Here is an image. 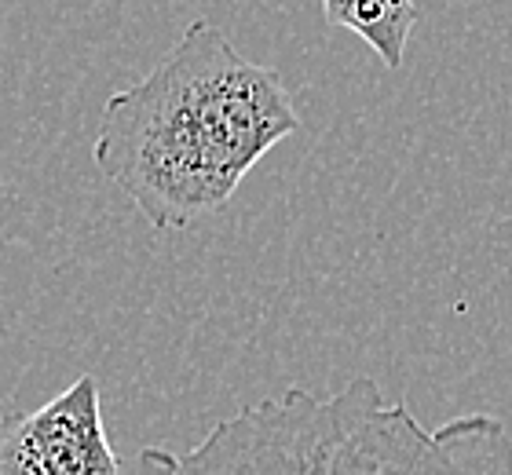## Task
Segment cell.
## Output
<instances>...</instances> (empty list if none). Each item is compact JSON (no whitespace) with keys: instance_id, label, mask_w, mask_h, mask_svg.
<instances>
[{"instance_id":"1","label":"cell","mask_w":512,"mask_h":475,"mask_svg":"<svg viewBox=\"0 0 512 475\" xmlns=\"http://www.w3.org/2000/svg\"><path fill=\"white\" fill-rule=\"evenodd\" d=\"M297 132L275 66L238 55L216 22L194 19L143 81L107 99L92 161L154 231H187Z\"/></svg>"},{"instance_id":"2","label":"cell","mask_w":512,"mask_h":475,"mask_svg":"<svg viewBox=\"0 0 512 475\" xmlns=\"http://www.w3.org/2000/svg\"><path fill=\"white\" fill-rule=\"evenodd\" d=\"M121 475H512V428L498 413L428 428L374 377H352L333 395L249 402L187 454L143 446Z\"/></svg>"},{"instance_id":"3","label":"cell","mask_w":512,"mask_h":475,"mask_svg":"<svg viewBox=\"0 0 512 475\" xmlns=\"http://www.w3.org/2000/svg\"><path fill=\"white\" fill-rule=\"evenodd\" d=\"M92 373L30 413L0 417V475H121Z\"/></svg>"},{"instance_id":"4","label":"cell","mask_w":512,"mask_h":475,"mask_svg":"<svg viewBox=\"0 0 512 475\" xmlns=\"http://www.w3.org/2000/svg\"><path fill=\"white\" fill-rule=\"evenodd\" d=\"M326 22L359 33L388 70L406 59V41L417 22L414 0H322Z\"/></svg>"}]
</instances>
